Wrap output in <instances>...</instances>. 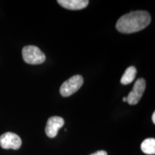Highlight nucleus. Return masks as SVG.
Returning a JSON list of instances; mask_svg holds the SVG:
<instances>
[{
    "mask_svg": "<svg viewBox=\"0 0 155 155\" xmlns=\"http://www.w3.org/2000/svg\"><path fill=\"white\" fill-rule=\"evenodd\" d=\"M150 22L151 16L147 11H134L120 17L116 28L121 33L131 34L144 30Z\"/></svg>",
    "mask_w": 155,
    "mask_h": 155,
    "instance_id": "f257e3e1",
    "label": "nucleus"
},
{
    "mask_svg": "<svg viewBox=\"0 0 155 155\" xmlns=\"http://www.w3.org/2000/svg\"><path fill=\"white\" fill-rule=\"evenodd\" d=\"M22 57L25 63L30 65H39L45 61V54L40 48L34 45H28L23 48Z\"/></svg>",
    "mask_w": 155,
    "mask_h": 155,
    "instance_id": "f03ea898",
    "label": "nucleus"
},
{
    "mask_svg": "<svg viewBox=\"0 0 155 155\" xmlns=\"http://www.w3.org/2000/svg\"><path fill=\"white\" fill-rule=\"evenodd\" d=\"M83 83V78L76 75L65 81L60 88V93L63 97H68L77 92Z\"/></svg>",
    "mask_w": 155,
    "mask_h": 155,
    "instance_id": "7ed1b4c3",
    "label": "nucleus"
},
{
    "mask_svg": "<svg viewBox=\"0 0 155 155\" xmlns=\"http://www.w3.org/2000/svg\"><path fill=\"white\" fill-rule=\"evenodd\" d=\"M146 88V81L143 78L136 81L132 91L127 96V102L129 105H136L140 101Z\"/></svg>",
    "mask_w": 155,
    "mask_h": 155,
    "instance_id": "20e7f679",
    "label": "nucleus"
},
{
    "mask_svg": "<svg viewBox=\"0 0 155 155\" xmlns=\"http://www.w3.org/2000/svg\"><path fill=\"white\" fill-rule=\"evenodd\" d=\"M21 145H22V140L16 134L7 132L3 134L0 137V146L5 150H9V149H12L15 150H19Z\"/></svg>",
    "mask_w": 155,
    "mask_h": 155,
    "instance_id": "39448f33",
    "label": "nucleus"
},
{
    "mask_svg": "<svg viewBox=\"0 0 155 155\" xmlns=\"http://www.w3.org/2000/svg\"><path fill=\"white\" fill-rule=\"evenodd\" d=\"M65 124L63 118L59 116H52L48 120L45 127V133L48 137L54 138L58 134V131Z\"/></svg>",
    "mask_w": 155,
    "mask_h": 155,
    "instance_id": "423d86ee",
    "label": "nucleus"
},
{
    "mask_svg": "<svg viewBox=\"0 0 155 155\" xmlns=\"http://www.w3.org/2000/svg\"><path fill=\"white\" fill-rule=\"evenodd\" d=\"M58 3L64 8L70 10H80L88 6V0H58Z\"/></svg>",
    "mask_w": 155,
    "mask_h": 155,
    "instance_id": "0eeeda50",
    "label": "nucleus"
},
{
    "mask_svg": "<svg viewBox=\"0 0 155 155\" xmlns=\"http://www.w3.org/2000/svg\"><path fill=\"white\" fill-rule=\"evenodd\" d=\"M137 75V69L135 67L130 66L126 70L125 73L122 75L121 78V83L123 85L130 84L134 81Z\"/></svg>",
    "mask_w": 155,
    "mask_h": 155,
    "instance_id": "6e6552de",
    "label": "nucleus"
},
{
    "mask_svg": "<svg viewBox=\"0 0 155 155\" xmlns=\"http://www.w3.org/2000/svg\"><path fill=\"white\" fill-rule=\"evenodd\" d=\"M141 149L144 154H155V139L149 138L143 141L141 144Z\"/></svg>",
    "mask_w": 155,
    "mask_h": 155,
    "instance_id": "1a4fd4ad",
    "label": "nucleus"
},
{
    "mask_svg": "<svg viewBox=\"0 0 155 155\" xmlns=\"http://www.w3.org/2000/svg\"><path fill=\"white\" fill-rule=\"evenodd\" d=\"M91 155H107V152L105 151H98V152L94 153Z\"/></svg>",
    "mask_w": 155,
    "mask_h": 155,
    "instance_id": "9d476101",
    "label": "nucleus"
},
{
    "mask_svg": "<svg viewBox=\"0 0 155 155\" xmlns=\"http://www.w3.org/2000/svg\"><path fill=\"white\" fill-rule=\"evenodd\" d=\"M152 119V121H153V123L155 124V112H154V113H153Z\"/></svg>",
    "mask_w": 155,
    "mask_h": 155,
    "instance_id": "9b49d317",
    "label": "nucleus"
},
{
    "mask_svg": "<svg viewBox=\"0 0 155 155\" xmlns=\"http://www.w3.org/2000/svg\"><path fill=\"white\" fill-rule=\"evenodd\" d=\"M123 101H124V102L127 101V97H124V98H123Z\"/></svg>",
    "mask_w": 155,
    "mask_h": 155,
    "instance_id": "f8f14e48",
    "label": "nucleus"
}]
</instances>
